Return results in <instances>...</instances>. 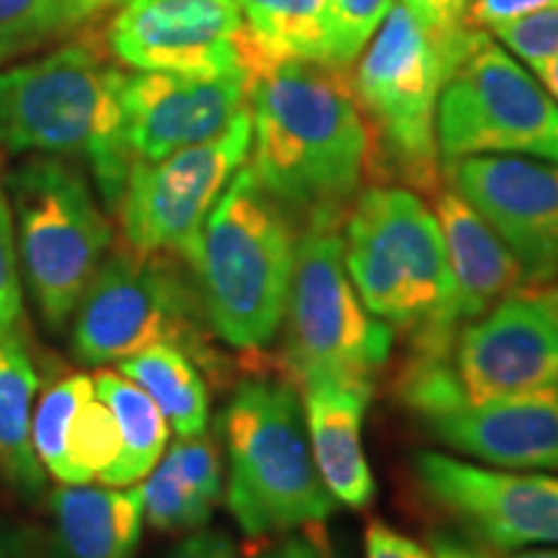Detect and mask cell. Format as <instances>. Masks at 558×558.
<instances>
[{"instance_id":"obj_28","label":"cell","mask_w":558,"mask_h":558,"mask_svg":"<svg viewBox=\"0 0 558 558\" xmlns=\"http://www.w3.org/2000/svg\"><path fill=\"white\" fill-rule=\"evenodd\" d=\"M94 396V378L86 373H73L54 380L45 390L32 416V442L41 469L62 484L65 478V437L81 403Z\"/></svg>"},{"instance_id":"obj_6","label":"cell","mask_w":558,"mask_h":558,"mask_svg":"<svg viewBox=\"0 0 558 558\" xmlns=\"http://www.w3.org/2000/svg\"><path fill=\"white\" fill-rule=\"evenodd\" d=\"M19 271L50 331L65 329L109 256L111 222L70 160L32 156L5 179Z\"/></svg>"},{"instance_id":"obj_25","label":"cell","mask_w":558,"mask_h":558,"mask_svg":"<svg viewBox=\"0 0 558 558\" xmlns=\"http://www.w3.org/2000/svg\"><path fill=\"white\" fill-rule=\"evenodd\" d=\"M254 39L246 73L262 62H324V0H239Z\"/></svg>"},{"instance_id":"obj_23","label":"cell","mask_w":558,"mask_h":558,"mask_svg":"<svg viewBox=\"0 0 558 558\" xmlns=\"http://www.w3.org/2000/svg\"><path fill=\"white\" fill-rule=\"evenodd\" d=\"M96 396L117 418L122 452L117 463L99 478L107 486H130L156 469L169 442V422L156 401L137 383L124 378L120 369H101L94 375Z\"/></svg>"},{"instance_id":"obj_14","label":"cell","mask_w":558,"mask_h":558,"mask_svg":"<svg viewBox=\"0 0 558 558\" xmlns=\"http://www.w3.org/2000/svg\"><path fill=\"white\" fill-rule=\"evenodd\" d=\"M414 473L442 512L492 548L558 546V476L481 469L429 450L414 458Z\"/></svg>"},{"instance_id":"obj_35","label":"cell","mask_w":558,"mask_h":558,"mask_svg":"<svg viewBox=\"0 0 558 558\" xmlns=\"http://www.w3.org/2000/svg\"><path fill=\"white\" fill-rule=\"evenodd\" d=\"M166 558H239L235 543L220 530H197Z\"/></svg>"},{"instance_id":"obj_32","label":"cell","mask_w":558,"mask_h":558,"mask_svg":"<svg viewBox=\"0 0 558 558\" xmlns=\"http://www.w3.org/2000/svg\"><path fill=\"white\" fill-rule=\"evenodd\" d=\"M21 318V271L16 251V228L9 190L0 177V333L19 329Z\"/></svg>"},{"instance_id":"obj_11","label":"cell","mask_w":558,"mask_h":558,"mask_svg":"<svg viewBox=\"0 0 558 558\" xmlns=\"http://www.w3.org/2000/svg\"><path fill=\"white\" fill-rule=\"evenodd\" d=\"M251 135L254 128L246 107L207 143L150 163L135 160L117 207L128 246L184 259L215 202L246 163Z\"/></svg>"},{"instance_id":"obj_7","label":"cell","mask_w":558,"mask_h":558,"mask_svg":"<svg viewBox=\"0 0 558 558\" xmlns=\"http://www.w3.org/2000/svg\"><path fill=\"white\" fill-rule=\"evenodd\" d=\"M179 259L132 246L107 256L70 318L75 360L101 367L153 344H173L199 367L218 369L197 284Z\"/></svg>"},{"instance_id":"obj_12","label":"cell","mask_w":558,"mask_h":558,"mask_svg":"<svg viewBox=\"0 0 558 558\" xmlns=\"http://www.w3.org/2000/svg\"><path fill=\"white\" fill-rule=\"evenodd\" d=\"M469 401L499 399L558 383V282H525L469 320L450 349Z\"/></svg>"},{"instance_id":"obj_29","label":"cell","mask_w":558,"mask_h":558,"mask_svg":"<svg viewBox=\"0 0 558 558\" xmlns=\"http://www.w3.org/2000/svg\"><path fill=\"white\" fill-rule=\"evenodd\" d=\"M393 0H324V65L347 70L388 16Z\"/></svg>"},{"instance_id":"obj_16","label":"cell","mask_w":558,"mask_h":558,"mask_svg":"<svg viewBox=\"0 0 558 558\" xmlns=\"http://www.w3.org/2000/svg\"><path fill=\"white\" fill-rule=\"evenodd\" d=\"M246 104V73L194 78L137 70L122 88V130L132 163H150L218 137Z\"/></svg>"},{"instance_id":"obj_19","label":"cell","mask_w":558,"mask_h":558,"mask_svg":"<svg viewBox=\"0 0 558 558\" xmlns=\"http://www.w3.org/2000/svg\"><path fill=\"white\" fill-rule=\"evenodd\" d=\"M435 218L448 248L463 329L469 320L484 316L501 298L522 288L527 277L505 241L452 186L435 192Z\"/></svg>"},{"instance_id":"obj_9","label":"cell","mask_w":558,"mask_h":558,"mask_svg":"<svg viewBox=\"0 0 558 558\" xmlns=\"http://www.w3.org/2000/svg\"><path fill=\"white\" fill-rule=\"evenodd\" d=\"M339 228L308 222L298 233L279 357L295 386L313 378L373 383L393 352V329L365 308L347 275Z\"/></svg>"},{"instance_id":"obj_15","label":"cell","mask_w":558,"mask_h":558,"mask_svg":"<svg viewBox=\"0 0 558 558\" xmlns=\"http://www.w3.org/2000/svg\"><path fill=\"white\" fill-rule=\"evenodd\" d=\"M445 177L505 241L527 282L558 279V163L469 156L448 160Z\"/></svg>"},{"instance_id":"obj_22","label":"cell","mask_w":558,"mask_h":558,"mask_svg":"<svg viewBox=\"0 0 558 558\" xmlns=\"http://www.w3.org/2000/svg\"><path fill=\"white\" fill-rule=\"evenodd\" d=\"M39 375L16 331L0 333V473L21 497H39L45 488L32 442V403Z\"/></svg>"},{"instance_id":"obj_21","label":"cell","mask_w":558,"mask_h":558,"mask_svg":"<svg viewBox=\"0 0 558 558\" xmlns=\"http://www.w3.org/2000/svg\"><path fill=\"white\" fill-rule=\"evenodd\" d=\"M140 492L145 520L158 533L205 527L222 497L218 445L205 435L177 439Z\"/></svg>"},{"instance_id":"obj_30","label":"cell","mask_w":558,"mask_h":558,"mask_svg":"<svg viewBox=\"0 0 558 558\" xmlns=\"http://www.w3.org/2000/svg\"><path fill=\"white\" fill-rule=\"evenodd\" d=\"M401 5L437 47L448 78L481 41L488 39L486 32L465 26V11H469L471 0H401Z\"/></svg>"},{"instance_id":"obj_4","label":"cell","mask_w":558,"mask_h":558,"mask_svg":"<svg viewBox=\"0 0 558 558\" xmlns=\"http://www.w3.org/2000/svg\"><path fill=\"white\" fill-rule=\"evenodd\" d=\"M295 248V220L262 190L251 166H241L184 256L215 337L241 352L277 339Z\"/></svg>"},{"instance_id":"obj_36","label":"cell","mask_w":558,"mask_h":558,"mask_svg":"<svg viewBox=\"0 0 558 558\" xmlns=\"http://www.w3.org/2000/svg\"><path fill=\"white\" fill-rule=\"evenodd\" d=\"M316 525H311L303 533L288 535L275 546H269L267 550H262L256 558H337L326 538L320 533L313 530Z\"/></svg>"},{"instance_id":"obj_18","label":"cell","mask_w":558,"mask_h":558,"mask_svg":"<svg viewBox=\"0 0 558 558\" xmlns=\"http://www.w3.org/2000/svg\"><path fill=\"white\" fill-rule=\"evenodd\" d=\"M303 416L316 469L337 505L365 509L375 499V478L369 471L362 427L373 383L313 378L303 386Z\"/></svg>"},{"instance_id":"obj_38","label":"cell","mask_w":558,"mask_h":558,"mask_svg":"<svg viewBox=\"0 0 558 558\" xmlns=\"http://www.w3.org/2000/svg\"><path fill=\"white\" fill-rule=\"evenodd\" d=\"M535 73H538L543 88H546L548 94L558 101V52L550 60L543 62V65L535 70Z\"/></svg>"},{"instance_id":"obj_26","label":"cell","mask_w":558,"mask_h":558,"mask_svg":"<svg viewBox=\"0 0 558 558\" xmlns=\"http://www.w3.org/2000/svg\"><path fill=\"white\" fill-rule=\"evenodd\" d=\"M99 19L90 0H0V65Z\"/></svg>"},{"instance_id":"obj_40","label":"cell","mask_w":558,"mask_h":558,"mask_svg":"<svg viewBox=\"0 0 558 558\" xmlns=\"http://www.w3.org/2000/svg\"><path fill=\"white\" fill-rule=\"evenodd\" d=\"M90 3H94V9H96V13H107V11H111V9H120L122 3H128V0H90Z\"/></svg>"},{"instance_id":"obj_2","label":"cell","mask_w":558,"mask_h":558,"mask_svg":"<svg viewBox=\"0 0 558 558\" xmlns=\"http://www.w3.org/2000/svg\"><path fill=\"white\" fill-rule=\"evenodd\" d=\"M124 78L96 39L0 68V148L86 163L104 205L117 213L132 169L122 130Z\"/></svg>"},{"instance_id":"obj_20","label":"cell","mask_w":558,"mask_h":558,"mask_svg":"<svg viewBox=\"0 0 558 558\" xmlns=\"http://www.w3.org/2000/svg\"><path fill=\"white\" fill-rule=\"evenodd\" d=\"M50 507L60 558H135L145 520L140 486L65 484Z\"/></svg>"},{"instance_id":"obj_8","label":"cell","mask_w":558,"mask_h":558,"mask_svg":"<svg viewBox=\"0 0 558 558\" xmlns=\"http://www.w3.org/2000/svg\"><path fill=\"white\" fill-rule=\"evenodd\" d=\"M362 50L352 90L369 135V173L407 190H439L437 101L448 73L422 26L390 5L375 39Z\"/></svg>"},{"instance_id":"obj_41","label":"cell","mask_w":558,"mask_h":558,"mask_svg":"<svg viewBox=\"0 0 558 558\" xmlns=\"http://www.w3.org/2000/svg\"><path fill=\"white\" fill-rule=\"evenodd\" d=\"M0 558H13V556L9 554V548L3 546V543H0Z\"/></svg>"},{"instance_id":"obj_13","label":"cell","mask_w":558,"mask_h":558,"mask_svg":"<svg viewBox=\"0 0 558 558\" xmlns=\"http://www.w3.org/2000/svg\"><path fill=\"white\" fill-rule=\"evenodd\" d=\"M239 0H128L107 26L111 58L143 73L218 78L243 70Z\"/></svg>"},{"instance_id":"obj_17","label":"cell","mask_w":558,"mask_h":558,"mask_svg":"<svg viewBox=\"0 0 558 558\" xmlns=\"http://www.w3.org/2000/svg\"><path fill=\"white\" fill-rule=\"evenodd\" d=\"M416 416L463 456L507 471L558 473V383L486 401L460 393Z\"/></svg>"},{"instance_id":"obj_24","label":"cell","mask_w":558,"mask_h":558,"mask_svg":"<svg viewBox=\"0 0 558 558\" xmlns=\"http://www.w3.org/2000/svg\"><path fill=\"white\" fill-rule=\"evenodd\" d=\"M120 373L156 401L179 437H194L207 429L209 393L199 365L184 349L153 344L122 360Z\"/></svg>"},{"instance_id":"obj_37","label":"cell","mask_w":558,"mask_h":558,"mask_svg":"<svg viewBox=\"0 0 558 558\" xmlns=\"http://www.w3.org/2000/svg\"><path fill=\"white\" fill-rule=\"evenodd\" d=\"M429 550L435 558H494L478 543H471L452 533H435L429 538Z\"/></svg>"},{"instance_id":"obj_31","label":"cell","mask_w":558,"mask_h":558,"mask_svg":"<svg viewBox=\"0 0 558 558\" xmlns=\"http://www.w3.org/2000/svg\"><path fill=\"white\" fill-rule=\"evenodd\" d=\"M492 34L514 58L525 60L530 68L538 70L558 52V0L527 13V16L494 26Z\"/></svg>"},{"instance_id":"obj_3","label":"cell","mask_w":558,"mask_h":558,"mask_svg":"<svg viewBox=\"0 0 558 558\" xmlns=\"http://www.w3.org/2000/svg\"><path fill=\"white\" fill-rule=\"evenodd\" d=\"M344 264L365 308L409 333L411 357H445L460 331L456 279L435 213L407 186L360 192L344 220Z\"/></svg>"},{"instance_id":"obj_1","label":"cell","mask_w":558,"mask_h":558,"mask_svg":"<svg viewBox=\"0 0 558 558\" xmlns=\"http://www.w3.org/2000/svg\"><path fill=\"white\" fill-rule=\"evenodd\" d=\"M251 171L300 226L341 222L369 166V135L347 70L316 60L246 73Z\"/></svg>"},{"instance_id":"obj_33","label":"cell","mask_w":558,"mask_h":558,"mask_svg":"<svg viewBox=\"0 0 558 558\" xmlns=\"http://www.w3.org/2000/svg\"><path fill=\"white\" fill-rule=\"evenodd\" d=\"M550 3H556V0H471L469 11H465V26L478 32H492L494 26L527 16V13Z\"/></svg>"},{"instance_id":"obj_39","label":"cell","mask_w":558,"mask_h":558,"mask_svg":"<svg viewBox=\"0 0 558 558\" xmlns=\"http://www.w3.org/2000/svg\"><path fill=\"white\" fill-rule=\"evenodd\" d=\"M509 558H558L556 548H522Z\"/></svg>"},{"instance_id":"obj_34","label":"cell","mask_w":558,"mask_h":558,"mask_svg":"<svg viewBox=\"0 0 558 558\" xmlns=\"http://www.w3.org/2000/svg\"><path fill=\"white\" fill-rule=\"evenodd\" d=\"M365 558H435L432 550L386 522H373L365 530Z\"/></svg>"},{"instance_id":"obj_5","label":"cell","mask_w":558,"mask_h":558,"mask_svg":"<svg viewBox=\"0 0 558 558\" xmlns=\"http://www.w3.org/2000/svg\"><path fill=\"white\" fill-rule=\"evenodd\" d=\"M228 509L248 538L318 525L337 509L313 460L303 401L282 380H246L220 416Z\"/></svg>"},{"instance_id":"obj_10","label":"cell","mask_w":558,"mask_h":558,"mask_svg":"<svg viewBox=\"0 0 558 558\" xmlns=\"http://www.w3.org/2000/svg\"><path fill=\"white\" fill-rule=\"evenodd\" d=\"M437 148L445 163L469 156L558 163V101L505 47L484 39L439 90Z\"/></svg>"},{"instance_id":"obj_27","label":"cell","mask_w":558,"mask_h":558,"mask_svg":"<svg viewBox=\"0 0 558 558\" xmlns=\"http://www.w3.org/2000/svg\"><path fill=\"white\" fill-rule=\"evenodd\" d=\"M122 452L117 418L99 396L81 403L65 437V478L62 484H90L99 481Z\"/></svg>"}]
</instances>
